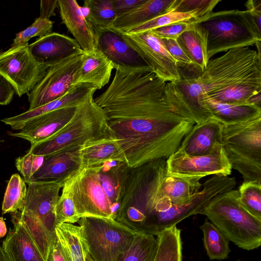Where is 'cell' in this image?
Returning a JSON list of instances; mask_svg holds the SVG:
<instances>
[{
	"label": "cell",
	"instance_id": "obj_1",
	"mask_svg": "<svg viewBox=\"0 0 261 261\" xmlns=\"http://www.w3.org/2000/svg\"><path fill=\"white\" fill-rule=\"evenodd\" d=\"M107 89L94 98L104 111L128 167L167 159L179 147L195 123L166 101V82L151 68L115 66Z\"/></svg>",
	"mask_w": 261,
	"mask_h": 261
},
{
	"label": "cell",
	"instance_id": "obj_2",
	"mask_svg": "<svg viewBox=\"0 0 261 261\" xmlns=\"http://www.w3.org/2000/svg\"><path fill=\"white\" fill-rule=\"evenodd\" d=\"M197 78L209 97L232 105L248 103L261 93V58L249 47L232 49L209 60Z\"/></svg>",
	"mask_w": 261,
	"mask_h": 261
},
{
	"label": "cell",
	"instance_id": "obj_3",
	"mask_svg": "<svg viewBox=\"0 0 261 261\" xmlns=\"http://www.w3.org/2000/svg\"><path fill=\"white\" fill-rule=\"evenodd\" d=\"M115 137L106 114L95 102L93 95L79 105L69 121L48 139L31 146L29 152L47 156L85 143Z\"/></svg>",
	"mask_w": 261,
	"mask_h": 261
},
{
	"label": "cell",
	"instance_id": "obj_4",
	"mask_svg": "<svg viewBox=\"0 0 261 261\" xmlns=\"http://www.w3.org/2000/svg\"><path fill=\"white\" fill-rule=\"evenodd\" d=\"M229 241L251 250L261 245V221L247 212L232 189L214 198L201 211Z\"/></svg>",
	"mask_w": 261,
	"mask_h": 261
},
{
	"label": "cell",
	"instance_id": "obj_5",
	"mask_svg": "<svg viewBox=\"0 0 261 261\" xmlns=\"http://www.w3.org/2000/svg\"><path fill=\"white\" fill-rule=\"evenodd\" d=\"M195 21L199 22L207 31V53L209 60L219 53L248 47L261 41V31L246 10L212 12L205 18Z\"/></svg>",
	"mask_w": 261,
	"mask_h": 261
},
{
	"label": "cell",
	"instance_id": "obj_6",
	"mask_svg": "<svg viewBox=\"0 0 261 261\" xmlns=\"http://www.w3.org/2000/svg\"><path fill=\"white\" fill-rule=\"evenodd\" d=\"M221 144L231 166L243 182H261V117L223 125Z\"/></svg>",
	"mask_w": 261,
	"mask_h": 261
},
{
	"label": "cell",
	"instance_id": "obj_7",
	"mask_svg": "<svg viewBox=\"0 0 261 261\" xmlns=\"http://www.w3.org/2000/svg\"><path fill=\"white\" fill-rule=\"evenodd\" d=\"M78 223L94 261H117L138 233L112 218L84 217Z\"/></svg>",
	"mask_w": 261,
	"mask_h": 261
},
{
	"label": "cell",
	"instance_id": "obj_8",
	"mask_svg": "<svg viewBox=\"0 0 261 261\" xmlns=\"http://www.w3.org/2000/svg\"><path fill=\"white\" fill-rule=\"evenodd\" d=\"M185 67L178 66L180 78L166 83L164 95L178 114L196 124L213 116L205 102V93L197 78L200 71L192 65Z\"/></svg>",
	"mask_w": 261,
	"mask_h": 261
},
{
	"label": "cell",
	"instance_id": "obj_9",
	"mask_svg": "<svg viewBox=\"0 0 261 261\" xmlns=\"http://www.w3.org/2000/svg\"><path fill=\"white\" fill-rule=\"evenodd\" d=\"M85 55L83 51L49 66L44 76L28 93L29 110L61 97L77 84Z\"/></svg>",
	"mask_w": 261,
	"mask_h": 261
},
{
	"label": "cell",
	"instance_id": "obj_10",
	"mask_svg": "<svg viewBox=\"0 0 261 261\" xmlns=\"http://www.w3.org/2000/svg\"><path fill=\"white\" fill-rule=\"evenodd\" d=\"M97 170L98 166L80 168L69 176L73 202L80 218L114 219L111 203L99 183Z\"/></svg>",
	"mask_w": 261,
	"mask_h": 261
},
{
	"label": "cell",
	"instance_id": "obj_11",
	"mask_svg": "<svg viewBox=\"0 0 261 261\" xmlns=\"http://www.w3.org/2000/svg\"><path fill=\"white\" fill-rule=\"evenodd\" d=\"M28 45L11 46L0 53V74L13 86L19 97L31 91L48 67L34 59Z\"/></svg>",
	"mask_w": 261,
	"mask_h": 261
},
{
	"label": "cell",
	"instance_id": "obj_12",
	"mask_svg": "<svg viewBox=\"0 0 261 261\" xmlns=\"http://www.w3.org/2000/svg\"><path fill=\"white\" fill-rule=\"evenodd\" d=\"M232 167L221 144L207 154L191 156L178 149L166 159L167 174L172 176L202 177L209 175L228 176Z\"/></svg>",
	"mask_w": 261,
	"mask_h": 261
},
{
	"label": "cell",
	"instance_id": "obj_13",
	"mask_svg": "<svg viewBox=\"0 0 261 261\" xmlns=\"http://www.w3.org/2000/svg\"><path fill=\"white\" fill-rule=\"evenodd\" d=\"M118 32L158 76L166 83L179 79L176 62L166 49L162 39L151 31L139 33Z\"/></svg>",
	"mask_w": 261,
	"mask_h": 261
},
{
	"label": "cell",
	"instance_id": "obj_14",
	"mask_svg": "<svg viewBox=\"0 0 261 261\" xmlns=\"http://www.w3.org/2000/svg\"><path fill=\"white\" fill-rule=\"evenodd\" d=\"M65 180L28 183L23 206L18 211L37 219L49 230L55 232L54 210Z\"/></svg>",
	"mask_w": 261,
	"mask_h": 261
},
{
	"label": "cell",
	"instance_id": "obj_15",
	"mask_svg": "<svg viewBox=\"0 0 261 261\" xmlns=\"http://www.w3.org/2000/svg\"><path fill=\"white\" fill-rule=\"evenodd\" d=\"M96 31L97 49L113 63L114 67L151 68L118 31L112 28Z\"/></svg>",
	"mask_w": 261,
	"mask_h": 261
},
{
	"label": "cell",
	"instance_id": "obj_16",
	"mask_svg": "<svg viewBox=\"0 0 261 261\" xmlns=\"http://www.w3.org/2000/svg\"><path fill=\"white\" fill-rule=\"evenodd\" d=\"M62 22L85 53L97 48L98 36L95 28L88 20L82 7L75 0H58Z\"/></svg>",
	"mask_w": 261,
	"mask_h": 261
},
{
	"label": "cell",
	"instance_id": "obj_17",
	"mask_svg": "<svg viewBox=\"0 0 261 261\" xmlns=\"http://www.w3.org/2000/svg\"><path fill=\"white\" fill-rule=\"evenodd\" d=\"M28 48L38 63L48 66L83 51L74 38L56 32L39 37Z\"/></svg>",
	"mask_w": 261,
	"mask_h": 261
},
{
	"label": "cell",
	"instance_id": "obj_18",
	"mask_svg": "<svg viewBox=\"0 0 261 261\" xmlns=\"http://www.w3.org/2000/svg\"><path fill=\"white\" fill-rule=\"evenodd\" d=\"M97 90L94 85L89 83H78L61 97L34 109L1 120L5 124L14 130H20L24 124L32 119L62 108L77 107L94 95Z\"/></svg>",
	"mask_w": 261,
	"mask_h": 261
},
{
	"label": "cell",
	"instance_id": "obj_19",
	"mask_svg": "<svg viewBox=\"0 0 261 261\" xmlns=\"http://www.w3.org/2000/svg\"><path fill=\"white\" fill-rule=\"evenodd\" d=\"M77 107L62 108L39 116L26 123L18 133L10 135L29 141L31 146H33L63 127L72 117Z\"/></svg>",
	"mask_w": 261,
	"mask_h": 261
},
{
	"label": "cell",
	"instance_id": "obj_20",
	"mask_svg": "<svg viewBox=\"0 0 261 261\" xmlns=\"http://www.w3.org/2000/svg\"><path fill=\"white\" fill-rule=\"evenodd\" d=\"M80 147L44 156L42 166L31 176L29 182L67 179L81 167Z\"/></svg>",
	"mask_w": 261,
	"mask_h": 261
},
{
	"label": "cell",
	"instance_id": "obj_21",
	"mask_svg": "<svg viewBox=\"0 0 261 261\" xmlns=\"http://www.w3.org/2000/svg\"><path fill=\"white\" fill-rule=\"evenodd\" d=\"M223 124L214 118L196 124L186 136L178 149L191 156L211 153L221 144Z\"/></svg>",
	"mask_w": 261,
	"mask_h": 261
},
{
	"label": "cell",
	"instance_id": "obj_22",
	"mask_svg": "<svg viewBox=\"0 0 261 261\" xmlns=\"http://www.w3.org/2000/svg\"><path fill=\"white\" fill-rule=\"evenodd\" d=\"M10 228L2 243V249L10 261H45L20 219L12 214Z\"/></svg>",
	"mask_w": 261,
	"mask_h": 261
},
{
	"label": "cell",
	"instance_id": "obj_23",
	"mask_svg": "<svg viewBox=\"0 0 261 261\" xmlns=\"http://www.w3.org/2000/svg\"><path fill=\"white\" fill-rule=\"evenodd\" d=\"M130 169L125 163L116 161L98 165V179L111 203L114 219L124 197Z\"/></svg>",
	"mask_w": 261,
	"mask_h": 261
},
{
	"label": "cell",
	"instance_id": "obj_24",
	"mask_svg": "<svg viewBox=\"0 0 261 261\" xmlns=\"http://www.w3.org/2000/svg\"><path fill=\"white\" fill-rule=\"evenodd\" d=\"M208 33L197 21L189 22L188 28L177 38L176 41L191 61L193 66L202 72L209 60L207 53Z\"/></svg>",
	"mask_w": 261,
	"mask_h": 261
},
{
	"label": "cell",
	"instance_id": "obj_25",
	"mask_svg": "<svg viewBox=\"0 0 261 261\" xmlns=\"http://www.w3.org/2000/svg\"><path fill=\"white\" fill-rule=\"evenodd\" d=\"M81 167L98 166L109 161L126 163L124 154L115 137L85 143L80 147Z\"/></svg>",
	"mask_w": 261,
	"mask_h": 261
},
{
	"label": "cell",
	"instance_id": "obj_26",
	"mask_svg": "<svg viewBox=\"0 0 261 261\" xmlns=\"http://www.w3.org/2000/svg\"><path fill=\"white\" fill-rule=\"evenodd\" d=\"M174 0H147L134 10L117 17L112 28L121 32L131 29L171 11Z\"/></svg>",
	"mask_w": 261,
	"mask_h": 261
},
{
	"label": "cell",
	"instance_id": "obj_27",
	"mask_svg": "<svg viewBox=\"0 0 261 261\" xmlns=\"http://www.w3.org/2000/svg\"><path fill=\"white\" fill-rule=\"evenodd\" d=\"M55 231L66 261H86L89 250L82 226L63 223Z\"/></svg>",
	"mask_w": 261,
	"mask_h": 261
},
{
	"label": "cell",
	"instance_id": "obj_28",
	"mask_svg": "<svg viewBox=\"0 0 261 261\" xmlns=\"http://www.w3.org/2000/svg\"><path fill=\"white\" fill-rule=\"evenodd\" d=\"M204 100L213 118L223 125L243 123L261 117V108L254 104L223 103L205 95Z\"/></svg>",
	"mask_w": 261,
	"mask_h": 261
},
{
	"label": "cell",
	"instance_id": "obj_29",
	"mask_svg": "<svg viewBox=\"0 0 261 261\" xmlns=\"http://www.w3.org/2000/svg\"><path fill=\"white\" fill-rule=\"evenodd\" d=\"M113 69V63L98 49L85 53L77 84L89 83L100 89L109 83Z\"/></svg>",
	"mask_w": 261,
	"mask_h": 261
},
{
	"label": "cell",
	"instance_id": "obj_30",
	"mask_svg": "<svg viewBox=\"0 0 261 261\" xmlns=\"http://www.w3.org/2000/svg\"><path fill=\"white\" fill-rule=\"evenodd\" d=\"M180 234L176 225L161 231L156 236L158 248L153 261H182Z\"/></svg>",
	"mask_w": 261,
	"mask_h": 261
},
{
	"label": "cell",
	"instance_id": "obj_31",
	"mask_svg": "<svg viewBox=\"0 0 261 261\" xmlns=\"http://www.w3.org/2000/svg\"><path fill=\"white\" fill-rule=\"evenodd\" d=\"M82 9L96 30L112 28L117 17L112 0H86L84 1Z\"/></svg>",
	"mask_w": 261,
	"mask_h": 261
},
{
	"label": "cell",
	"instance_id": "obj_32",
	"mask_svg": "<svg viewBox=\"0 0 261 261\" xmlns=\"http://www.w3.org/2000/svg\"><path fill=\"white\" fill-rule=\"evenodd\" d=\"M12 214L22 222L46 261L51 244L56 237L55 232L49 230L41 221L33 217L19 211Z\"/></svg>",
	"mask_w": 261,
	"mask_h": 261
},
{
	"label": "cell",
	"instance_id": "obj_33",
	"mask_svg": "<svg viewBox=\"0 0 261 261\" xmlns=\"http://www.w3.org/2000/svg\"><path fill=\"white\" fill-rule=\"evenodd\" d=\"M157 248L156 237L148 233H138L117 261H153Z\"/></svg>",
	"mask_w": 261,
	"mask_h": 261
},
{
	"label": "cell",
	"instance_id": "obj_34",
	"mask_svg": "<svg viewBox=\"0 0 261 261\" xmlns=\"http://www.w3.org/2000/svg\"><path fill=\"white\" fill-rule=\"evenodd\" d=\"M203 234V244L211 260L224 259L230 252L228 240L212 223L205 220L200 226Z\"/></svg>",
	"mask_w": 261,
	"mask_h": 261
},
{
	"label": "cell",
	"instance_id": "obj_35",
	"mask_svg": "<svg viewBox=\"0 0 261 261\" xmlns=\"http://www.w3.org/2000/svg\"><path fill=\"white\" fill-rule=\"evenodd\" d=\"M27 193L24 179L17 173L8 181L2 203V214L13 213L23 206Z\"/></svg>",
	"mask_w": 261,
	"mask_h": 261
},
{
	"label": "cell",
	"instance_id": "obj_36",
	"mask_svg": "<svg viewBox=\"0 0 261 261\" xmlns=\"http://www.w3.org/2000/svg\"><path fill=\"white\" fill-rule=\"evenodd\" d=\"M69 176L64 182L61 194L55 207L56 225L63 223L73 224L78 222L80 219L73 202Z\"/></svg>",
	"mask_w": 261,
	"mask_h": 261
},
{
	"label": "cell",
	"instance_id": "obj_37",
	"mask_svg": "<svg viewBox=\"0 0 261 261\" xmlns=\"http://www.w3.org/2000/svg\"><path fill=\"white\" fill-rule=\"evenodd\" d=\"M241 206L250 214L261 221V182H243L238 190Z\"/></svg>",
	"mask_w": 261,
	"mask_h": 261
},
{
	"label": "cell",
	"instance_id": "obj_38",
	"mask_svg": "<svg viewBox=\"0 0 261 261\" xmlns=\"http://www.w3.org/2000/svg\"><path fill=\"white\" fill-rule=\"evenodd\" d=\"M220 0H174L171 11L194 14L200 20L210 14Z\"/></svg>",
	"mask_w": 261,
	"mask_h": 261
},
{
	"label": "cell",
	"instance_id": "obj_39",
	"mask_svg": "<svg viewBox=\"0 0 261 261\" xmlns=\"http://www.w3.org/2000/svg\"><path fill=\"white\" fill-rule=\"evenodd\" d=\"M195 15L170 11L131 29L128 33H139L150 31L174 23L190 22L196 20Z\"/></svg>",
	"mask_w": 261,
	"mask_h": 261
},
{
	"label": "cell",
	"instance_id": "obj_40",
	"mask_svg": "<svg viewBox=\"0 0 261 261\" xmlns=\"http://www.w3.org/2000/svg\"><path fill=\"white\" fill-rule=\"evenodd\" d=\"M54 22L50 19L39 17L29 27L16 34L11 46L28 45L29 41L34 37H43L51 33Z\"/></svg>",
	"mask_w": 261,
	"mask_h": 261
},
{
	"label": "cell",
	"instance_id": "obj_41",
	"mask_svg": "<svg viewBox=\"0 0 261 261\" xmlns=\"http://www.w3.org/2000/svg\"><path fill=\"white\" fill-rule=\"evenodd\" d=\"M189 22H180L150 30L161 39L177 38L188 28Z\"/></svg>",
	"mask_w": 261,
	"mask_h": 261
},
{
	"label": "cell",
	"instance_id": "obj_42",
	"mask_svg": "<svg viewBox=\"0 0 261 261\" xmlns=\"http://www.w3.org/2000/svg\"><path fill=\"white\" fill-rule=\"evenodd\" d=\"M166 49L175 60L177 66L193 65L184 51L177 43L176 40L162 39Z\"/></svg>",
	"mask_w": 261,
	"mask_h": 261
},
{
	"label": "cell",
	"instance_id": "obj_43",
	"mask_svg": "<svg viewBox=\"0 0 261 261\" xmlns=\"http://www.w3.org/2000/svg\"><path fill=\"white\" fill-rule=\"evenodd\" d=\"M34 155L28 152L22 156L16 159L15 166L18 171L22 174L25 183L28 184L32 174V164Z\"/></svg>",
	"mask_w": 261,
	"mask_h": 261
},
{
	"label": "cell",
	"instance_id": "obj_44",
	"mask_svg": "<svg viewBox=\"0 0 261 261\" xmlns=\"http://www.w3.org/2000/svg\"><path fill=\"white\" fill-rule=\"evenodd\" d=\"M147 0H112L117 16L126 14L143 4Z\"/></svg>",
	"mask_w": 261,
	"mask_h": 261
},
{
	"label": "cell",
	"instance_id": "obj_45",
	"mask_svg": "<svg viewBox=\"0 0 261 261\" xmlns=\"http://www.w3.org/2000/svg\"><path fill=\"white\" fill-rule=\"evenodd\" d=\"M15 92L13 86L0 74V105L9 104Z\"/></svg>",
	"mask_w": 261,
	"mask_h": 261
},
{
	"label": "cell",
	"instance_id": "obj_46",
	"mask_svg": "<svg viewBox=\"0 0 261 261\" xmlns=\"http://www.w3.org/2000/svg\"><path fill=\"white\" fill-rule=\"evenodd\" d=\"M245 5L246 11L250 13L256 27L261 31V1L249 0L246 2Z\"/></svg>",
	"mask_w": 261,
	"mask_h": 261
},
{
	"label": "cell",
	"instance_id": "obj_47",
	"mask_svg": "<svg viewBox=\"0 0 261 261\" xmlns=\"http://www.w3.org/2000/svg\"><path fill=\"white\" fill-rule=\"evenodd\" d=\"M58 7V0L40 1V17L49 19L56 15L55 10Z\"/></svg>",
	"mask_w": 261,
	"mask_h": 261
},
{
	"label": "cell",
	"instance_id": "obj_48",
	"mask_svg": "<svg viewBox=\"0 0 261 261\" xmlns=\"http://www.w3.org/2000/svg\"><path fill=\"white\" fill-rule=\"evenodd\" d=\"M46 261H66L56 235L51 244Z\"/></svg>",
	"mask_w": 261,
	"mask_h": 261
},
{
	"label": "cell",
	"instance_id": "obj_49",
	"mask_svg": "<svg viewBox=\"0 0 261 261\" xmlns=\"http://www.w3.org/2000/svg\"><path fill=\"white\" fill-rule=\"evenodd\" d=\"M44 158V156L34 155L32 169V175L41 167L43 164Z\"/></svg>",
	"mask_w": 261,
	"mask_h": 261
},
{
	"label": "cell",
	"instance_id": "obj_50",
	"mask_svg": "<svg viewBox=\"0 0 261 261\" xmlns=\"http://www.w3.org/2000/svg\"><path fill=\"white\" fill-rule=\"evenodd\" d=\"M7 232L6 223L3 217H0V238L4 237Z\"/></svg>",
	"mask_w": 261,
	"mask_h": 261
},
{
	"label": "cell",
	"instance_id": "obj_51",
	"mask_svg": "<svg viewBox=\"0 0 261 261\" xmlns=\"http://www.w3.org/2000/svg\"><path fill=\"white\" fill-rule=\"evenodd\" d=\"M0 261H10L0 245Z\"/></svg>",
	"mask_w": 261,
	"mask_h": 261
},
{
	"label": "cell",
	"instance_id": "obj_52",
	"mask_svg": "<svg viewBox=\"0 0 261 261\" xmlns=\"http://www.w3.org/2000/svg\"><path fill=\"white\" fill-rule=\"evenodd\" d=\"M260 41H258L256 42V43L255 44H256V46L257 47V50H258L257 51V54H258V56L259 57H261V55H260V53H261V51H260L261 43H260Z\"/></svg>",
	"mask_w": 261,
	"mask_h": 261
},
{
	"label": "cell",
	"instance_id": "obj_53",
	"mask_svg": "<svg viewBox=\"0 0 261 261\" xmlns=\"http://www.w3.org/2000/svg\"><path fill=\"white\" fill-rule=\"evenodd\" d=\"M86 261H94L92 258V257H91V256L90 255L89 253L88 254V255H87V258H86Z\"/></svg>",
	"mask_w": 261,
	"mask_h": 261
}]
</instances>
